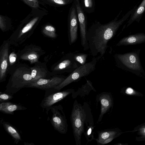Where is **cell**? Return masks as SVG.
Here are the masks:
<instances>
[{
	"label": "cell",
	"mask_w": 145,
	"mask_h": 145,
	"mask_svg": "<svg viewBox=\"0 0 145 145\" xmlns=\"http://www.w3.org/2000/svg\"><path fill=\"white\" fill-rule=\"evenodd\" d=\"M135 8L128 12L121 19L114 20L105 25L93 26L87 33L86 39L91 55L97 60L104 55L108 43L114 36L120 26L135 11Z\"/></svg>",
	"instance_id": "obj_1"
},
{
	"label": "cell",
	"mask_w": 145,
	"mask_h": 145,
	"mask_svg": "<svg viewBox=\"0 0 145 145\" xmlns=\"http://www.w3.org/2000/svg\"><path fill=\"white\" fill-rule=\"evenodd\" d=\"M140 52L136 51L123 54H115L114 57L116 66L122 69L145 78V72L139 57Z\"/></svg>",
	"instance_id": "obj_2"
},
{
	"label": "cell",
	"mask_w": 145,
	"mask_h": 145,
	"mask_svg": "<svg viewBox=\"0 0 145 145\" xmlns=\"http://www.w3.org/2000/svg\"><path fill=\"white\" fill-rule=\"evenodd\" d=\"M32 82L30 68L23 66L17 67L10 76L5 92L14 94Z\"/></svg>",
	"instance_id": "obj_3"
},
{
	"label": "cell",
	"mask_w": 145,
	"mask_h": 145,
	"mask_svg": "<svg viewBox=\"0 0 145 145\" xmlns=\"http://www.w3.org/2000/svg\"><path fill=\"white\" fill-rule=\"evenodd\" d=\"M85 110L75 101L73 104L71 119L76 144H81L82 134L84 132V125L86 118Z\"/></svg>",
	"instance_id": "obj_4"
},
{
	"label": "cell",
	"mask_w": 145,
	"mask_h": 145,
	"mask_svg": "<svg viewBox=\"0 0 145 145\" xmlns=\"http://www.w3.org/2000/svg\"><path fill=\"white\" fill-rule=\"evenodd\" d=\"M97 61V58L94 57L90 61L80 66L71 73L61 83L53 89L55 91H60L71 83L78 81L82 77L88 76L95 69Z\"/></svg>",
	"instance_id": "obj_5"
},
{
	"label": "cell",
	"mask_w": 145,
	"mask_h": 145,
	"mask_svg": "<svg viewBox=\"0 0 145 145\" xmlns=\"http://www.w3.org/2000/svg\"><path fill=\"white\" fill-rule=\"evenodd\" d=\"M50 110L52 114L50 121L54 128L61 134H66L68 125L62 106L60 105L54 106Z\"/></svg>",
	"instance_id": "obj_6"
},
{
	"label": "cell",
	"mask_w": 145,
	"mask_h": 145,
	"mask_svg": "<svg viewBox=\"0 0 145 145\" xmlns=\"http://www.w3.org/2000/svg\"><path fill=\"white\" fill-rule=\"evenodd\" d=\"M74 54L70 52L65 55L54 67L53 71L55 73H71L80 66L74 59Z\"/></svg>",
	"instance_id": "obj_7"
},
{
	"label": "cell",
	"mask_w": 145,
	"mask_h": 145,
	"mask_svg": "<svg viewBox=\"0 0 145 145\" xmlns=\"http://www.w3.org/2000/svg\"><path fill=\"white\" fill-rule=\"evenodd\" d=\"M74 91L72 89L61 91L46 92L44 99L40 104L41 107L48 113L53 105L61 100Z\"/></svg>",
	"instance_id": "obj_8"
},
{
	"label": "cell",
	"mask_w": 145,
	"mask_h": 145,
	"mask_svg": "<svg viewBox=\"0 0 145 145\" xmlns=\"http://www.w3.org/2000/svg\"><path fill=\"white\" fill-rule=\"evenodd\" d=\"M67 77L64 76H56L50 78H40L31 83L26 87L35 88L46 91L54 88L60 84Z\"/></svg>",
	"instance_id": "obj_9"
},
{
	"label": "cell",
	"mask_w": 145,
	"mask_h": 145,
	"mask_svg": "<svg viewBox=\"0 0 145 145\" xmlns=\"http://www.w3.org/2000/svg\"><path fill=\"white\" fill-rule=\"evenodd\" d=\"M9 42H4L0 48V82L5 80L8 61Z\"/></svg>",
	"instance_id": "obj_10"
},
{
	"label": "cell",
	"mask_w": 145,
	"mask_h": 145,
	"mask_svg": "<svg viewBox=\"0 0 145 145\" xmlns=\"http://www.w3.org/2000/svg\"><path fill=\"white\" fill-rule=\"evenodd\" d=\"M79 22L80 25L81 44L84 50L89 48L86 39V24L85 17L81 7L78 4L76 5Z\"/></svg>",
	"instance_id": "obj_11"
},
{
	"label": "cell",
	"mask_w": 145,
	"mask_h": 145,
	"mask_svg": "<svg viewBox=\"0 0 145 145\" xmlns=\"http://www.w3.org/2000/svg\"><path fill=\"white\" fill-rule=\"evenodd\" d=\"M68 32V39L70 45L75 43L77 39L78 22L76 11L74 8L71 10L70 16Z\"/></svg>",
	"instance_id": "obj_12"
},
{
	"label": "cell",
	"mask_w": 145,
	"mask_h": 145,
	"mask_svg": "<svg viewBox=\"0 0 145 145\" xmlns=\"http://www.w3.org/2000/svg\"><path fill=\"white\" fill-rule=\"evenodd\" d=\"M145 42V34L139 33L123 38L117 44L116 46L136 45Z\"/></svg>",
	"instance_id": "obj_13"
},
{
	"label": "cell",
	"mask_w": 145,
	"mask_h": 145,
	"mask_svg": "<svg viewBox=\"0 0 145 145\" xmlns=\"http://www.w3.org/2000/svg\"><path fill=\"white\" fill-rule=\"evenodd\" d=\"M41 49L32 46L26 49L25 52L20 56V57L22 59L29 61L31 63L38 62L41 53H43V52L41 53Z\"/></svg>",
	"instance_id": "obj_14"
},
{
	"label": "cell",
	"mask_w": 145,
	"mask_h": 145,
	"mask_svg": "<svg viewBox=\"0 0 145 145\" xmlns=\"http://www.w3.org/2000/svg\"><path fill=\"white\" fill-rule=\"evenodd\" d=\"M27 109V108L20 104L8 101L1 102L0 103V112L7 114H13L15 111Z\"/></svg>",
	"instance_id": "obj_15"
},
{
	"label": "cell",
	"mask_w": 145,
	"mask_h": 145,
	"mask_svg": "<svg viewBox=\"0 0 145 145\" xmlns=\"http://www.w3.org/2000/svg\"><path fill=\"white\" fill-rule=\"evenodd\" d=\"M101 107L100 114L98 119V121H101L104 115L112 105V99L111 96L108 93H104L99 97Z\"/></svg>",
	"instance_id": "obj_16"
},
{
	"label": "cell",
	"mask_w": 145,
	"mask_h": 145,
	"mask_svg": "<svg viewBox=\"0 0 145 145\" xmlns=\"http://www.w3.org/2000/svg\"><path fill=\"white\" fill-rule=\"evenodd\" d=\"M32 82L40 78H46L48 76V71L43 65L35 64L30 68Z\"/></svg>",
	"instance_id": "obj_17"
},
{
	"label": "cell",
	"mask_w": 145,
	"mask_h": 145,
	"mask_svg": "<svg viewBox=\"0 0 145 145\" xmlns=\"http://www.w3.org/2000/svg\"><path fill=\"white\" fill-rule=\"evenodd\" d=\"M3 127L14 140V142L17 144L22 140L21 135L17 129L9 123L5 121L1 122Z\"/></svg>",
	"instance_id": "obj_18"
},
{
	"label": "cell",
	"mask_w": 145,
	"mask_h": 145,
	"mask_svg": "<svg viewBox=\"0 0 145 145\" xmlns=\"http://www.w3.org/2000/svg\"><path fill=\"white\" fill-rule=\"evenodd\" d=\"M123 133L119 129H113L108 131L102 132L99 134L96 140L97 143H101L105 139L112 137H117Z\"/></svg>",
	"instance_id": "obj_19"
},
{
	"label": "cell",
	"mask_w": 145,
	"mask_h": 145,
	"mask_svg": "<svg viewBox=\"0 0 145 145\" xmlns=\"http://www.w3.org/2000/svg\"><path fill=\"white\" fill-rule=\"evenodd\" d=\"M136 132L135 140L140 142L145 141V123L139 125L135 127L131 131L126 132Z\"/></svg>",
	"instance_id": "obj_20"
},
{
	"label": "cell",
	"mask_w": 145,
	"mask_h": 145,
	"mask_svg": "<svg viewBox=\"0 0 145 145\" xmlns=\"http://www.w3.org/2000/svg\"><path fill=\"white\" fill-rule=\"evenodd\" d=\"M134 14L128 22L127 27L130 25L133 21L140 16L145 10V0H143L138 8L136 9Z\"/></svg>",
	"instance_id": "obj_21"
},
{
	"label": "cell",
	"mask_w": 145,
	"mask_h": 145,
	"mask_svg": "<svg viewBox=\"0 0 145 145\" xmlns=\"http://www.w3.org/2000/svg\"><path fill=\"white\" fill-rule=\"evenodd\" d=\"M38 18V17L35 18L27 24L22 29L17 37V39H19L23 35L30 30L37 21Z\"/></svg>",
	"instance_id": "obj_22"
},
{
	"label": "cell",
	"mask_w": 145,
	"mask_h": 145,
	"mask_svg": "<svg viewBox=\"0 0 145 145\" xmlns=\"http://www.w3.org/2000/svg\"><path fill=\"white\" fill-rule=\"evenodd\" d=\"M88 56L87 54L78 53L74 54V58L75 60L81 65L86 63V59Z\"/></svg>",
	"instance_id": "obj_23"
},
{
	"label": "cell",
	"mask_w": 145,
	"mask_h": 145,
	"mask_svg": "<svg viewBox=\"0 0 145 145\" xmlns=\"http://www.w3.org/2000/svg\"><path fill=\"white\" fill-rule=\"evenodd\" d=\"M125 91L122 90L123 93L127 95L135 96H142L143 94L133 88L127 87L125 89Z\"/></svg>",
	"instance_id": "obj_24"
},
{
	"label": "cell",
	"mask_w": 145,
	"mask_h": 145,
	"mask_svg": "<svg viewBox=\"0 0 145 145\" xmlns=\"http://www.w3.org/2000/svg\"><path fill=\"white\" fill-rule=\"evenodd\" d=\"M43 32L46 35L50 37L54 38L56 37V35L55 33V29L52 26H46Z\"/></svg>",
	"instance_id": "obj_25"
},
{
	"label": "cell",
	"mask_w": 145,
	"mask_h": 145,
	"mask_svg": "<svg viewBox=\"0 0 145 145\" xmlns=\"http://www.w3.org/2000/svg\"><path fill=\"white\" fill-rule=\"evenodd\" d=\"M13 94L8 92H0V102L8 101L12 99L13 98Z\"/></svg>",
	"instance_id": "obj_26"
},
{
	"label": "cell",
	"mask_w": 145,
	"mask_h": 145,
	"mask_svg": "<svg viewBox=\"0 0 145 145\" xmlns=\"http://www.w3.org/2000/svg\"><path fill=\"white\" fill-rule=\"evenodd\" d=\"M17 55L14 52L11 53L9 56L8 61L10 65H13L16 62Z\"/></svg>",
	"instance_id": "obj_27"
},
{
	"label": "cell",
	"mask_w": 145,
	"mask_h": 145,
	"mask_svg": "<svg viewBox=\"0 0 145 145\" xmlns=\"http://www.w3.org/2000/svg\"><path fill=\"white\" fill-rule=\"evenodd\" d=\"M88 129H87L86 132L85 133H84L85 136L86 138L87 139L88 138V140L89 141V138L91 137L90 135L91 134L92 130L94 128V127L92 125H90L88 127Z\"/></svg>",
	"instance_id": "obj_28"
},
{
	"label": "cell",
	"mask_w": 145,
	"mask_h": 145,
	"mask_svg": "<svg viewBox=\"0 0 145 145\" xmlns=\"http://www.w3.org/2000/svg\"><path fill=\"white\" fill-rule=\"evenodd\" d=\"M84 3L86 7H91L93 5L92 0H84Z\"/></svg>",
	"instance_id": "obj_29"
},
{
	"label": "cell",
	"mask_w": 145,
	"mask_h": 145,
	"mask_svg": "<svg viewBox=\"0 0 145 145\" xmlns=\"http://www.w3.org/2000/svg\"><path fill=\"white\" fill-rule=\"evenodd\" d=\"M116 137H110L108 138H107L103 142H102L100 144H106L107 143H108L110 142L111 141H112L114 139L116 138Z\"/></svg>",
	"instance_id": "obj_30"
},
{
	"label": "cell",
	"mask_w": 145,
	"mask_h": 145,
	"mask_svg": "<svg viewBox=\"0 0 145 145\" xmlns=\"http://www.w3.org/2000/svg\"><path fill=\"white\" fill-rule=\"evenodd\" d=\"M54 1L55 3L59 4H64L65 3L63 0H54Z\"/></svg>",
	"instance_id": "obj_31"
},
{
	"label": "cell",
	"mask_w": 145,
	"mask_h": 145,
	"mask_svg": "<svg viewBox=\"0 0 145 145\" xmlns=\"http://www.w3.org/2000/svg\"><path fill=\"white\" fill-rule=\"evenodd\" d=\"M76 1H77L78 2V0H76Z\"/></svg>",
	"instance_id": "obj_32"
},
{
	"label": "cell",
	"mask_w": 145,
	"mask_h": 145,
	"mask_svg": "<svg viewBox=\"0 0 145 145\" xmlns=\"http://www.w3.org/2000/svg\"><path fill=\"white\" fill-rule=\"evenodd\" d=\"M29 0L31 1H32L33 0Z\"/></svg>",
	"instance_id": "obj_33"
}]
</instances>
